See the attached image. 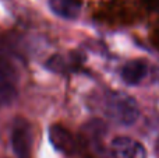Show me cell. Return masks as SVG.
Masks as SVG:
<instances>
[{"instance_id": "6da1fadb", "label": "cell", "mask_w": 159, "mask_h": 158, "mask_svg": "<svg viewBox=\"0 0 159 158\" xmlns=\"http://www.w3.org/2000/svg\"><path fill=\"white\" fill-rule=\"evenodd\" d=\"M103 112L112 122L121 126L134 125L140 118L137 101L123 91L107 92L103 101Z\"/></svg>"}, {"instance_id": "277c9868", "label": "cell", "mask_w": 159, "mask_h": 158, "mask_svg": "<svg viewBox=\"0 0 159 158\" xmlns=\"http://www.w3.org/2000/svg\"><path fill=\"white\" fill-rule=\"evenodd\" d=\"M112 158H147V151L140 142L127 136H119L110 144Z\"/></svg>"}, {"instance_id": "ba28073f", "label": "cell", "mask_w": 159, "mask_h": 158, "mask_svg": "<svg viewBox=\"0 0 159 158\" xmlns=\"http://www.w3.org/2000/svg\"><path fill=\"white\" fill-rule=\"evenodd\" d=\"M157 157L159 158V142H158V144H157Z\"/></svg>"}, {"instance_id": "52a82bcc", "label": "cell", "mask_w": 159, "mask_h": 158, "mask_svg": "<svg viewBox=\"0 0 159 158\" xmlns=\"http://www.w3.org/2000/svg\"><path fill=\"white\" fill-rule=\"evenodd\" d=\"M49 7L61 18L74 20L81 11V3L78 0H49Z\"/></svg>"}, {"instance_id": "7a4b0ae2", "label": "cell", "mask_w": 159, "mask_h": 158, "mask_svg": "<svg viewBox=\"0 0 159 158\" xmlns=\"http://www.w3.org/2000/svg\"><path fill=\"white\" fill-rule=\"evenodd\" d=\"M32 146V132L30 123L25 119L14 120L11 128V147L17 158H30Z\"/></svg>"}, {"instance_id": "3957f363", "label": "cell", "mask_w": 159, "mask_h": 158, "mask_svg": "<svg viewBox=\"0 0 159 158\" xmlns=\"http://www.w3.org/2000/svg\"><path fill=\"white\" fill-rule=\"evenodd\" d=\"M17 74L13 66L0 59V106H8L17 97Z\"/></svg>"}, {"instance_id": "8992f818", "label": "cell", "mask_w": 159, "mask_h": 158, "mask_svg": "<svg viewBox=\"0 0 159 158\" xmlns=\"http://www.w3.org/2000/svg\"><path fill=\"white\" fill-rule=\"evenodd\" d=\"M147 72H148V66H147L145 62L140 60V59H134V60L127 62L123 66V69H121V78L129 86H135V84H138L145 77Z\"/></svg>"}, {"instance_id": "5b68a950", "label": "cell", "mask_w": 159, "mask_h": 158, "mask_svg": "<svg viewBox=\"0 0 159 158\" xmlns=\"http://www.w3.org/2000/svg\"><path fill=\"white\" fill-rule=\"evenodd\" d=\"M49 140L57 151L64 154H71L75 150V142L71 133L59 125H52L49 128Z\"/></svg>"}]
</instances>
